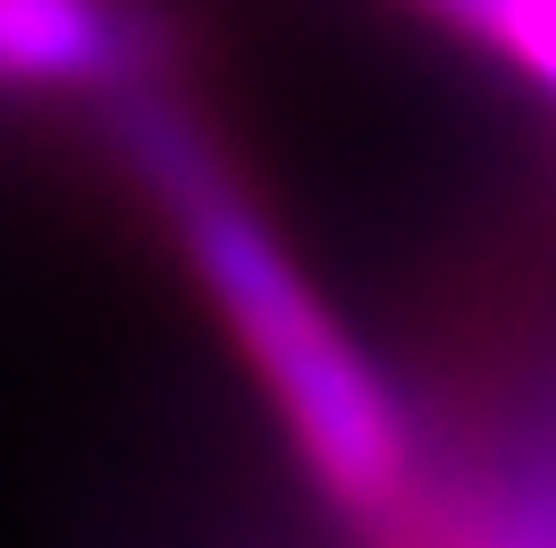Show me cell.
Listing matches in <instances>:
<instances>
[{
    "mask_svg": "<svg viewBox=\"0 0 556 548\" xmlns=\"http://www.w3.org/2000/svg\"><path fill=\"white\" fill-rule=\"evenodd\" d=\"M405 9L556 102V0H405Z\"/></svg>",
    "mask_w": 556,
    "mask_h": 548,
    "instance_id": "obj_2",
    "label": "cell"
},
{
    "mask_svg": "<svg viewBox=\"0 0 556 548\" xmlns=\"http://www.w3.org/2000/svg\"><path fill=\"white\" fill-rule=\"evenodd\" d=\"M110 136L136 161L143 195L177 237L186 271L203 278L219 329L237 338L244 372L262 379L278 431L338 523H380L421 473V406L363 354L338 312L320 304L304 262L237 186L211 127L177 102L161 76L110 94Z\"/></svg>",
    "mask_w": 556,
    "mask_h": 548,
    "instance_id": "obj_1",
    "label": "cell"
}]
</instances>
